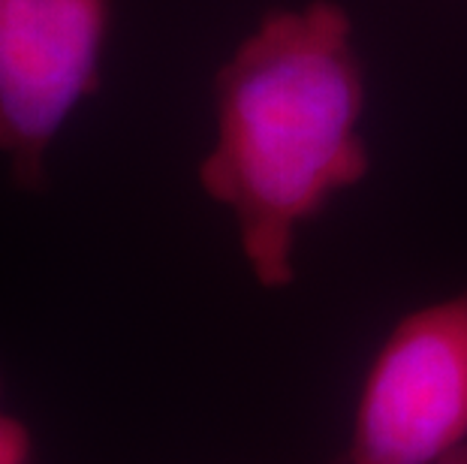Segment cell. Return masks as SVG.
I'll return each instance as SVG.
<instances>
[{"mask_svg":"<svg viewBox=\"0 0 467 464\" xmlns=\"http://www.w3.org/2000/svg\"><path fill=\"white\" fill-rule=\"evenodd\" d=\"M214 100L200 181L233 211L256 281L281 290L299 230L368 172L350 18L329 0L268 15L223 64Z\"/></svg>","mask_w":467,"mask_h":464,"instance_id":"cell-1","label":"cell"},{"mask_svg":"<svg viewBox=\"0 0 467 464\" xmlns=\"http://www.w3.org/2000/svg\"><path fill=\"white\" fill-rule=\"evenodd\" d=\"M109 25V0H0V154L25 187L100 85Z\"/></svg>","mask_w":467,"mask_h":464,"instance_id":"cell-3","label":"cell"},{"mask_svg":"<svg viewBox=\"0 0 467 464\" xmlns=\"http://www.w3.org/2000/svg\"><path fill=\"white\" fill-rule=\"evenodd\" d=\"M437 464H467V447H459V449L450 452V456L441 459Z\"/></svg>","mask_w":467,"mask_h":464,"instance_id":"cell-5","label":"cell"},{"mask_svg":"<svg viewBox=\"0 0 467 464\" xmlns=\"http://www.w3.org/2000/svg\"><path fill=\"white\" fill-rule=\"evenodd\" d=\"M36 443L25 419L4 407V377H0V464H34Z\"/></svg>","mask_w":467,"mask_h":464,"instance_id":"cell-4","label":"cell"},{"mask_svg":"<svg viewBox=\"0 0 467 464\" xmlns=\"http://www.w3.org/2000/svg\"><path fill=\"white\" fill-rule=\"evenodd\" d=\"M467 438V290L413 311L368 368L350 464H437Z\"/></svg>","mask_w":467,"mask_h":464,"instance_id":"cell-2","label":"cell"}]
</instances>
